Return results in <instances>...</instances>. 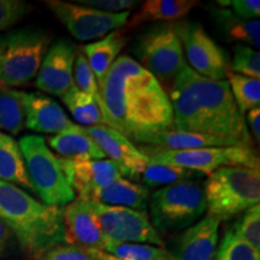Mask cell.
I'll return each instance as SVG.
<instances>
[{"instance_id":"1","label":"cell","mask_w":260,"mask_h":260,"mask_svg":"<svg viewBox=\"0 0 260 260\" xmlns=\"http://www.w3.org/2000/svg\"><path fill=\"white\" fill-rule=\"evenodd\" d=\"M110 126L126 138L174 129L170 99L158 80L133 58L113 61L99 83Z\"/></svg>"},{"instance_id":"2","label":"cell","mask_w":260,"mask_h":260,"mask_svg":"<svg viewBox=\"0 0 260 260\" xmlns=\"http://www.w3.org/2000/svg\"><path fill=\"white\" fill-rule=\"evenodd\" d=\"M174 129L235 139L253 147L246 125L226 81L206 79L188 65L171 83Z\"/></svg>"},{"instance_id":"3","label":"cell","mask_w":260,"mask_h":260,"mask_svg":"<svg viewBox=\"0 0 260 260\" xmlns=\"http://www.w3.org/2000/svg\"><path fill=\"white\" fill-rule=\"evenodd\" d=\"M0 217L11 228L22 249L31 256L54 245L67 243L61 207L45 205L2 180Z\"/></svg>"},{"instance_id":"4","label":"cell","mask_w":260,"mask_h":260,"mask_svg":"<svg viewBox=\"0 0 260 260\" xmlns=\"http://www.w3.org/2000/svg\"><path fill=\"white\" fill-rule=\"evenodd\" d=\"M206 211L218 220L246 212L260 201L259 169L220 168L209 175L204 186Z\"/></svg>"},{"instance_id":"5","label":"cell","mask_w":260,"mask_h":260,"mask_svg":"<svg viewBox=\"0 0 260 260\" xmlns=\"http://www.w3.org/2000/svg\"><path fill=\"white\" fill-rule=\"evenodd\" d=\"M149 212L159 234L187 229L206 212L204 187L197 180L162 187L152 194Z\"/></svg>"},{"instance_id":"6","label":"cell","mask_w":260,"mask_h":260,"mask_svg":"<svg viewBox=\"0 0 260 260\" xmlns=\"http://www.w3.org/2000/svg\"><path fill=\"white\" fill-rule=\"evenodd\" d=\"M19 149L32 189L48 206L63 207L75 200L60 161L47 147L42 136L25 135L18 141Z\"/></svg>"},{"instance_id":"7","label":"cell","mask_w":260,"mask_h":260,"mask_svg":"<svg viewBox=\"0 0 260 260\" xmlns=\"http://www.w3.org/2000/svg\"><path fill=\"white\" fill-rule=\"evenodd\" d=\"M51 35L41 29L24 28L0 37V82L23 86L37 76L50 47Z\"/></svg>"},{"instance_id":"8","label":"cell","mask_w":260,"mask_h":260,"mask_svg":"<svg viewBox=\"0 0 260 260\" xmlns=\"http://www.w3.org/2000/svg\"><path fill=\"white\" fill-rule=\"evenodd\" d=\"M148 159V164L170 165L186 170L211 175L225 167H246L259 169V158L253 147L228 146L194 149H161L141 145L138 147Z\"/></svg>"},{"instance_id":"9","label":"cell","mask_w":260,"mask_h":260,"mask_svg":"<svg viewBox=\"0 0 260 260\" xmlns=\"http://www.w3.org/2000/svg\"><path fill=\"white\" fill-rule=\"evenodd\" d=\"M135 52L139 64L153 75L161 86L172 83L187 65L174 22L149 28L139 38Z\"/></svg>"},{"instance_id":"10","label":"cell","mask_w":260,"mask_h":260,"mask_svg":"<svg viewBox=\"0 0 260 260\" xmlns=\"http://www.w3.org/2000/svg\"><path fill=\"white\" fill-rule=\"evenodd\" d=\"M106 243H147L164 246L161 235L148 218L146 211L109 206L90 200Z\"/></svg>"},{"instance_id":"11","label":"cell","mask_w":260,"mask_h":260,"mask_svg":"<svg viewBox=\"0 0 260 260\" xmlns=\"http://www.w3.org/2000/svg\"><path fill=\"white\" fill-rule=\"evenodd\" d=\"M190 69L214 81H224L229 73L226 52L212 40L199 22H174Z\"/></svg>"},{"instance_id":"12","label":"cell","mask_w":260,"mask_h":260,"mask_svg":"<svg viewBox=\"0 0 260 260\" xmlns=\"http://www.w3.org/2000/svg\"><path fill=\"white\" fill-rule=\"evenodd\" d=\"M45 4L68 31L80 41H89L105 37L107 32L125 25L130 16L129 11L106 12L60 0H50L45 2Z\"/></svg>"},{"instance_id":"13","label":"cell","mask_w":260,"mask_h":260,"mask_svg":"<svg viewBox=\"0 0 260 260\" xmlns=\"http://www.w3.org/2000/svg\"><path fill=\"white\" fill-rule=\"evenodd\" d=\"M75 58L76 50L69 40L59 39L52 44L37 74V88L41 92L63 98L75 86Z\"/></svg>"},{"instance_id":"14","label":"cell","mask_w":260,"mask_h":260,"mask_svg":"<svg viewBox=\"0 0 260 260\" xmlns=\"http://www.w3.org/2000/svg\"><path fill=\"white\" fill-rule=\"evenodd\" d=\"M58 159L71 188L74 191H77L79 199L88 200L94 191L107 187L123 176H128L125 169L111 159H99V160Z\"/></svg>"},{"instance_id":"15","label":"cell","mask_w":260,"mask_h":260,"mask_svg":"<svg viewBox=\"0 0 260 260\" xmlns=\"http://www.w3.org/2000/svg\"><path fill=\"white\" fill-rule=\"evenodd\" d=\"M67 243L84 249L104 251V239L90 200L75 199L61 209Z\"/></svg>"},{"instance_id":"16","label":"cell","mask_w":260,"mask_h":260,"mask_svg":"<svg viewBox=\"0 0 260 260\" xmlns=\"http://www.w3.org/2000/svg\"><path fill=\"white\" fill-rule=\"evenodd\" d=\"M84 129L106 157L124 168L128 177L138 180L148 164V159L126 136L104 124L84 126Z\"/></svg>"},{"instance_id":"17","label":"cell","mask_w":260,"mask_h":260,"mask_svg":"<svg viewBox=\"0 0 260 260\" xmlns=\"http://www.w3.org/2000/svg\"><path fill=\"white\" fill-rule=\"evenodd\" d=\"M220 220L207 214L180 234L172 246L175 260H213Z\"/></svg>"},{"instance_id":"18","label":"cell","mask_w":260,"mask_h":260,"mask_svg":"<svg viewBox=\"0 0 260 260\" xmlns=\"http://www.w3.org/2000/svg\"><path fill=\"white\" fill-rule=\"evenodd\" d=\"M129 140L132 142L135 141L145 146L161 149H171V151L204 147H228V146L251 147V146H247L235 139L194 134V133L180 132V130L175 129L155 133H138V134H133L130 136Z\"/></svg>"},{"instance_id":"19","label":"cell","mask_w":260,"mask_h":260,"mask_svg":"<svg viewBox=\"0 0 260 260\" xmlns=\"http://www.w3.org/2000/svg\"><path fill=\"white\" fill-rule=\"evenodd\" d=\"M24 111L25 126L37 133L56 135L75 124L59 104L39 92L24 93Z\"/></svg>"},{"instance_id":"20","label":"cell","mask_w":260,"mask_h":260,"mask_svg":"<svg viewBox=\"0 0 260 260\" xmlns=\"http://www.w3.org/2000/svg\"><path fill=\"white\" fill-rule=\"evenodd\" d=\"M48 145L65 160H99L106 158L82 125L74 124L70 129L51 136Z\"/></svg>"},{"instance_id":"21","label":"cell","mask_w":260,"mask_h":260,"mask_svg":"<svg viewBox=\"0 0 260 260\" xmlns=\"http://www.w3.org/2000/svg\"><path fill=\"white\" fill-rule=\"evenodd\" d=\"M88 200L109 206H121L138 211H146L148 207L149 193L147 187L124 178H119L107 187L94 191Z\"/></svg>"},{"instance_id":"22","label":"cell","mask_w":260,"mask_h":260,"mask_svg":"<svg viewBox=\"0 0 260 260\" xmlns=\"http://www.w3.org/2000/svg\"><path fill=\"white\" fill-rule=\"evenodd\" d=\"M126 42H128V38L122 31L113 30L111 34H107L102 40L80 47L88 61L98 83L104 79L113 61L118 58V54L121 53Z\"/></svg>"},{"instance_id":"23","label":"cell","mask_w":260,"mask_h":260,"mask_svg":"<svg viewBox=\"0 0 260 260\" xmlns=\"http://www.w3.org/2000/svg\"><path fill=\"white\" fill-rule=\"evenodd\" d=\"M199 5L195 0H147L141 9L133 15L128 27L134 28L147 22H175L188 15Z\"/></svg>"},{"instance_id":"24","label":"cell","mask_w":260,"mask_h":260,"mask_svg":"<svg viewBox=\"0 0 260 260\" xmlns=\"http://www.w3.org/2000/svg\"><path fill=\"white\" fill-rule=\"evenodd\" d=\"M0 180L34 191L18 142L4 133H0Z\"/></svg>"},{"instance_id":"25","label":"cell","mask_w":260,"mask_h":260,"mask_svg":"<svg viewBox=\"0 0 260 260\" xmlns=\"http://www.w3.org/2000/svg\"><path fill=\"white\" fill-rule=\"evenodd\" d=\"M212 17L222 28L230 40L242 42L251 46L260 47V23L259 21H245L237 17L230 10L213 9Z\"/></svg>"},{"instance_id":"26","label":"cell","mask_w":260,"mask_h":260,"mask_svg":"<svg viewBox=\"0 0 260 260\" xmlns=\"http://www.w3.org/2000/svg\"><path fill=\"white\" fill-rule=\"evenodd\" d=\"M24 126V92L0 89V130L16 135Z\"/></svg>"},{"instance_id":"27","label":"cell","mask_w":260,"mask_h":260,"mask_svg":"<svg viewBox=\"0 0 260 260\" xmlns=\"http://www.w3.org/2000/svg\"><path fill=\"white\" fill-rule=\"evenodd\" d=\"M61 100L74 118L82 125H106L102 111H100L96 103L88 94L80 90L76 86L71 87L65 93V95L61 98Z\"/></svg>"},{"instance_id":"28","label":"cell","mask_w":260,"mask_h":260,"mask_svg":"<svg viewBox=\"0 0 260 260\" xmlns=\"http://www.w3.org/2000/svg\"><path fill=\"white\" fill-rule=\"evenodd\" d=\"M228 84L240 112L245 116L249 110L260 105V81L243 75L235 74L232 70L226 75Z\"/></svg>"},{"instance_id":"29","label":"cell","mask_w":260,"mask_h":260,"mask_svg":"<svg viewBox=\"0 0 260 260\" xmlns=\"http://www.w3.org/2000/svg\"><path fill=\"white\" fill-rule=\"evenodd\" d=\"M104 252L119 260H175L165 248L147 243H106Z\"/></svg>"},{"instance_id":"30","label":"cell","mask_w":260,"mask_h":260,"mask_svg":"<svg viewBox=\"0 0 260 260\" xmlns=\"http://www.w3.org/2000/svg\"><path fill=\"white\" fill-rule=\"evenodd\" d=\"M144 183L148 187L171 186L183 181H190L194 178H200L204 175L200 172L186 170L182 168H175L170 165L147 164L145 170L140 175Z\"/></svg>"},{"instance_id":"31","label":"cell","mask_w":260,"mask_h":260,"mask_svg":"<svg viewBox=\"0 0 260 260\" xmlns=\"http://www.w3.org/2000/svg\"><path fill=\"white\" fill-rule=\"evenodd\" d=\"M75 86L77 87L80 90L87 93L92 98L94 102L96 103V105L99 106L102 115L104 117V121L105 124L110 126V118L107 115V111L104 105L102 94H100L99 84L96 82L95 76H94L92 69H90L88 61H87L86 57L81 51V48L76 51V58H75ZM111 128V126H110Z\"/></svg>"},{"instance_id":"32","label":"cell","mask_w":260,"mask_h":260,"mask_svg":"<svg viewBox=\"0 0 260 260\" xmlns=\"http://www.w3.org/2000/svg\"><path fill=\"white\" fill-rule=\"evenodd\" d=\"M213 260H260V252L240 240L230 229L224 234Z\"/></svg>"},{"instance_id":"33","label":"cell","mask_w":260,"mask_h":260,"mask_svg":"<svg viewBox=\"0 0 260 260\" xmlns=\"http://www.w3.org/2000/svg\"><path fill=\"white\" fill-rule=\"evenodd\" d=\"M232 232L240 240L260 252V206L251 207L235 223Z\"/></svg>"},{"instance_id":"34","label":"cell","mask_w":260,"mask_h":260,"mask_svg":"<svg viewBox=\"0 0 260 260\" xmlns=\"http://www.w3.org/2000/svg\"><path fill=\"white\" fill-rule=\"evenodd\" d=\"M233 73L259 80L260 77V54L254 48L237 44L234 47V58L230 64Z\"/></svg>"},{"instance_id":"35","label":"cell","mask_w":260,"mask_h":260,"mask_svg":"<svg viewBox=\"0 0 260 260\" xmlns=\"http://www.w3.org/2000/svg\"><path fill=\"white\" fill-rule=\"evenodd\" d=\"M35 260H96L82 247L71 243H59L45 249L34 256Z\"/></svg>"},{"instance_id":"36","label":"cell","mask_w":260,"mask_h":260,"mask_svg":"<svg viewBox=\"0 0 260 260\" xmlns=\"http://www.w3.org/2000/svg\"><path fill=\"white\" fill-rule=\"evenodd\" d=\"M29 11V5L19 0H0V31L21 21Z\"/></svg>"},{"instance_id":"37","label":"cell","mask_w":260,"mask_h":260,"mask_svg":"<svg viewBox=\"0 0 260 260\" xmlns=\"http://www.w3.org/2000/svg\"><path fill=\"white\" fill-rule=\"evenodd\" d=\"M219 6H232L233 14L245 21H258L260 16V2L258 0H218Z\"/></svg>"},{"instance_id":"38","label":"cell","mask_w":260,"mask_h":260,"mask_svg":"<svg viewBox=\"0 0 260 260\" xmlns=\"http://www.w3.org/2000/svg\"><path fill=\"white\" fill-rule=\"evenodd\" d=\"M73 3L106 12L129 11L130 9H134L139 4V2H135V0H77Z\"/></svg>"},{"instance_id":"39","label":"cell","mask_w":260,"mask_h":260,"mask_svg":"<svg viewBox=\"0 0 260 260\" xmlns=\"http://www.w3.org/2000/svg\"><path fill=\"white\" fill-rule=\"evenodd\" d=\"M14 239L15 235L11 228L0 217V258L8 254L10 248H11V243L14 241Z\"/></svg>"},{"instance_id":"40","label":"cell","mask_w":260,"mask_h":260,"mask_svg":"<svg viewBox=\"0 0 260 260\" xmlns=\"http://www.w3.org/2000/svg\"><path fill=\"white\" fill-rule=\"evenodd\" d=\"M247 121H248L249 125H251L255 141L259 142L260 140V109L259 107H254V109L247 111Z\"/></svg>"},{"instance_id":"41","label":"cell","mask_w":260,"mask_h":260,"mask_svg":"<svg viewBox=\"0 0 260 260\" xmlns=\"http://www.w3.org/2000/svg\"><path fill=\"white\" fill-rule=\"evenodd\" d=\"M88 252L96 260H119V259H117L116 256L109 254V253H106V252H104V251H95V249H88Z\"/></svg>"}]
</instances>
